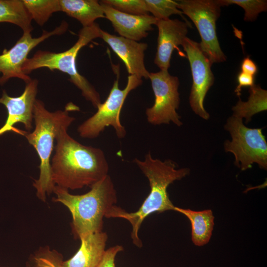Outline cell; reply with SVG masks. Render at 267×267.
I'll return each instance as SVG.
<instances>
[{"label":"cell","instance_id":"obj_20","mask_svg":"<svg viewBox=\"0 0 267 267\" xmlns=\"http://www.w3.org/2000/svg\"><path fill=\"white\" fill-rule=\"evenodd\" d=\"M32 20L22 0H0V23H11L19 27L23 33H31Z\"/></svg>","mask_w":267,"mask_h":267},{"label":"cell","instance_id":"obj_14","mask_svg":"<svg viewBox=\"0 0 267 267\" xmlns=\"http://www.w3.org/2000/svg\"><path fill=\"white\" fill-rule=\"evenodd\" d=\"M158 30L157 51L154 63L160 70H167L174 50L183 44L188 33L187 22L178 19L158 20L155 24Z\"/></svg>","mask_w":267,"mask_h":267},{"label":"cell","instance_id":"obj_7","mask_svg":"<svg viewBox=\"0 0 267 267\" xmlns=\"http://www.w3.org/2000/svg\"><path fill=\"white\" fill-rule=\"evenodd\" d=\"M142 83V79L134 75H129L125 89L119 87V73L103 103L97 108L96 112L78 128L79 135L82 138H95L108 126L115 130L117 137L122 138L126 135V131L120 121V112L128 94Z\"/></svg>","mask_w":267,"mask_h":267},{"label":"cell","instance_id":"obj_4","mask_svg":"<svg viewBox=\"0 0 267 267\" xmlns=\"http://www.w3.org/2000/svg\"><path fill=\"white\" fill-rule=\"evenodd\" d=\"M79 108L69 103L64 110L50 112L44 103L36 99L33 107V120L35 127L33 132H26L24 136L37 151L40 160V173L35 180L33 186L37 196L45 202L46 195L53 192L55 185L51 178L50 157L54 148V142L58 133L63 129H68L75 118L69 115V111L78 110Z\"/></svg>","mask_w":267,"mask_h":267},{"label":"cell","instance_id":"obj_8","mask_svg":"<svg viewBox=\"0 0 267 267\" xmlns=\"http://www.w3.org/2000/svg\"><path fill=\"white\" fill-rule=\"evenodd\" d=\"M178 7L196 26L201 37L200 49L212 64L223 62L226 56L221 48L216 32V22L221 6L216 0H180Z\"/></svg>","mask_w":267,"mask_h":267},{"label":"cell","instance_id":"obj_22","mask_svg":"<svg viewBox=\"0 0 267 267\" xmlns=\"http://www.w3.org/2000/svg\"><path fill=\"white\" fill-rule=\"evenodd\" d=\"M222 7L236 4L242 7L244 11V20L246 22H253L259 14L267 10V1L265 0H216Z\"/></svg>","mask_w":267,"mask_h":267},{"label":"cell","instance_id":"obj_15","mask_svg":"<svg viewBox=\"0 0 267 267\" xmlns=\"http://www.w3.org/2000/svg\"><path fill=\"white\" fill-rule=\"evenodd\" d=\"M105 18L109 20L120 36L139 41L146 37L148 32L153 30L158 19L150 14L133 15L118 11L111 6L99 1Z\"/></svg>","mask_w":267,"mask_h":267},{"label":"cell","instance_id":"obj_5","mask_svg":"<svg viewBox=\"0 0 267 267\" xmlns=\"http://www.w3.org/2000/svg\"><path fill=\"white\" fill-rule=\"evenodd\" d=\"M101 29L96 23L83 27L79 32L76 42L69 49L61 52L39 50L24 63L22 70L28 75L32 71L41 68L53 71L57 70L68 74L69 81L81 91L82 95L97 108L101 104L100 96L94 87L78 71L76 58L80 50L93 40L101 37Z\"/></svg>","mask_w":267,"mask_h":267},{"label":"cell","instance_id":"obj_27","mask_svg":"<svg viewBox=\"0 0 267 267\" xmlns=\"http://www.w3.org/2000/svg\"><path fill=\"white\" fill-rule=\"evenodd\" d=\"M237 81L238 85L234 90V92L240 97L242 88L251 87L255 84V77L240 71L237 75Z\"/></svg>","mask_w":267,"mask_h":267},{"label":"cell","instance_id":"obj_12","mask_svg":"<svg viewBox=\"0 0 267 267\" xmlns=\"http://www.w3.org/2000/svg\"><path fill=\"white\" fill-rule=\"evenodd\" d=\"M38 83L37 79H32L26 84L23 93L16 97L10 96L6 91L3 90L0 104L6 108L7 116L5 123L0 128V136L10 131L24 135L26 132L13 127L17 123H23L28 131L32 130L33 107L38 92Z\"/></svg>","mask_w":267,"mask_h":267},{"label":"cell","instance_id":"obj_28","mask_svg":"<svg viewBox=\"0 0 267 267\" xmlns=\"http://www.w3.org/2000/svg\"><path fill=\"white\" fill-rule=\"evenodd\" d=\"M240 68L241 72L254 77L258 71L257 64L249 56H246L243 59Z\"/></svg>","mask_w":267,"mask_h":267},{"label":"cell","instance_id":"obj_6","mask_svg":"<svg viewBox=\"0 0 267 267\" xmlns=\"http://www.w3.org/2000/svg\"><path fill=\"white\" fill-rule=\"evenodd\" d=\"M231 140L224 143L226 152L235 157V165L242 171L252 168L253 163L261 169H267V142L261 128H250L244 125L243 119L231 116L224 125Z\"/></svg>","mask_w":267,"mask_h":267},{"label":"cell","instance_id":"obj_9","mask_svg":"<svg viewBox=\"0 0 267 267\" xmlns=\"http://www.w3.org/2000/svg\"><path fill=\"white\" fill-rule=\"evenodd\" d=\"M149 79L155 100L152 106L146 109L147 121L153 125L169 124L172 122L181 126V117L177 112L180 103L178 78L170 75L167 70H160L149 73Z\"/></svg>","mask_w":267,"mask_h":267},{"label":"cell","instance_id":"obj_24","mask_svg":"<svg viewBox=\"0 0 267 267\" xmlns=\"http://www.w3.org/2000/svg\"><path fill=\"white\" fill-rule=\"evenodd\" d=\"M101 1L117 10L127 14H149L144 0H103Z\"/></svg>","mask_w":267,"mask_h":267},{"label":"cell","instance_id":"obj_2","mask_svg":"<svg viewBox=\"0 0 267 267\" xmlns=\"http://www.w3.org/2000/svg\"><path fill=\"white\" fill-rule=\"evenodd\" d=\"M133 162L147 178L150 191L137 211L129 213L116 205L113 206L105 215L107 218H119L128 221L132 226L131 238L133 243L138 247L142 246L138 237V231L145 218L154 213H161L174 210L175 206L170 200L167 188L175 180H180L190 173L188 168L177 169L176 163L171 160L162 161L154 159L150 152L143 160L135 158Z\"/></svg>","mask_w":267,"mask_h":267},{"label":"cell","instance_id":"obj_10","mask_svg":"<svg viewBox=\"0 0 267 267\" xmlns=\"http://www.w3.org/2000/svg\"><path fill=\"white\" fill-rule=\"evenodd\" d=\"M182 46L190 64L192 85L189 97L192 111L204 120L210 118L204 107L206 94L214 83L215 78L211 70L212 64L201 51L199 43L188 37Z\"/></svg>","mask_w":267,"mask_h":267},{"label":"cell","instance_id":"obj_13","mask_svg":"<svg viewBox=\"0 0 267 267\" xmlns=\"http://www.w3.org/2000/svg\"><path fill=\"white\" fill-rule=\"evenodd\" d=\"M124 63L129 75L149 79L144 64V51L147 44L111 34L101 30V37Z\"/></svg>","mask_w":267,"mask_h":267},{"label":"cell","instance_id":"obj_25","mask_svg":"<svg viewBox=\"0 0 267 267\" xmlns=\"http://www.w3.org/2000/svg\"><path fill=\"white\" fill-rule=\"evenodd\" d=\"M33 267H61L62 255L55 250L43 248L32 259Z\"/></svg>","mask_w":267,"mask_h":267},{"label":"cell","instance_id":"obj_1","mask_svg":"<svg viewBox=\"0 0 267 267\" xmlns=\"http://www.w3.org/2000/svg\"><path fill=\"white\" fill-rule=\"evenodd\" d=\"M61 130L55 138V153L50 163L55 185L67 190L90 187L108 175L109 165L103 150L84 145Z\"/></svg>","mask_w":267,"mask_h":267},{"label":"cell","instance_id":"obj_18","mask_svg":"<svg viewBox=\"0 0 267 267\" xmlns=\"http://www.w3.org/2000/svg\"><path fill=\"white\" fill-rule=\"evenodd\" d=\"M174 211L185 216L191 225V239L196 246H203L209 241L214 226V217L211 210L200 211L175 207Z\"/></svg>","mask_w":267,"mask_h":267},{"label":"cell","instance_id":"obj_26","mask_svg":"<svg viewBox=\"0 0 267 267\" xmlns=\"http://www.w3.org/2000/svg\"><path fill=\"white\" fill-rule=\"evenodd\" d=\"M123 250V246L119 245L106 249L102 260L97 267H116L115 264L116 256Z\"/></svg>","mask_w":267,"mask_h":267},{"label":"cell","instance_id":"obj_21","mask_svg":"<svg viewBox=\"0 0 267 267\" xmlns=\"http://www.w3.org/2000/svg\"><path fill=\"white\" fill-rule=\"evenodd\" d=\"M32 20L43 26L53 13L61 11L59 0H22Z\"/></svg>","mask_w":267,"mask_h":267},{"label":"cell","instance_id":"obj_17","mask_svg":"<svg viewBox=\"0 0 267 267\" xmlns=\"http://www.w3.org/2000/svg\"><path fill=\"white\" fill-rule=\"evenodd\" d=\"M61 11L77 20L83 27L92 25L98 18H105L100 2L96 0H59Z\"/></svg>","mask_w":267,"mask_h":267},{"label":"cell","instance_id":"obj_11","mask_svg":"<svg viewBox=\"0 0 267 267\" xmlns=\"http://www.w3.org/2000/svg\"><path fill=\"white\" fill-rule=\"evenodd\" d=\"M68 24L63 21L53 30H43L38 37L33 38L31 33H23L15 44L8 50L4 49L0 54V85L2 86L11 78H16L28 83L31 81L29 75L22 70V66L30 52L40 43L54 35H60L66 32Z\"/></svg>","mask_w":267,"mask_h":267},{"label":"cell","instance_id":"obj_23","mask_svg":"<svg viewBox=\"0 0 267 267\" xmlns=\"http://www.w3.org/2000/svg\"><path fill=\"white\" fill-rule=\"evenodd\" d=\"M148 13L158 20L169 19L174 14L183 13L178 7L177 1L172 0H144Z\"/></svg>","mask_w":267,"mask_h":267},{"label":"cell","instance_id":"obj_3","mask_svg":"<svg viewBox=\"0 0 267 267\" xmlns=\"http://www.w3.org/2000/svg\"><path fill=\"white\" fill-rule=\"evenodd\" d=\"M90 187L89 191L81 195L72 194L57 185L53 190L56 196L53 201L68 209L72 217V233L79 239L102 231L103 218L117 202L116 191L108 175Z\"/></svg>","mask_w":267,"mask_h":267},{"label":"cell","instance_id":"obj_16","mask_svg":"<svg viewBox=\"0 0 267 267\" xmlns=\"http://www.w3.org/2000/svg\"><path fill=\"white\" fill-rule=\"evenodd\" d=\"M107 239L103 231L82 237L79 250L71 258L63 261L61 267H97L106 250Z\"/></svg>","mask_w":267,"mask_h":267},{"label":"cell","instance_id":"obj_19","mask_svg":"<svg viewBox=\"0 0 267 267\" xmlns=\"http://www.w3.org/2000/svg\"><path fill=\"white\" fill-rule=\"evenodd\" d=\"M249 96L247 101H242L240 97L235 105L233 106L232 116L245 118L247 123L253 115L267 110V91L259 85L254 84L249 89Z\"/></svg>","mask_w":267,"mask_h":267}]
</instances>
